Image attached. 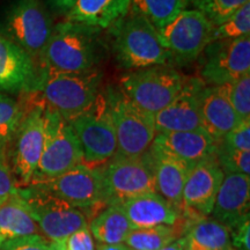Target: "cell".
<instances>
[{"label":"cell","instance_id":"cell-1","mask_svg":"<svg viewBox=\"0 0 250 250\" xmlns=\"http://www.w3.org/2000/svg\"><path fill=\"white\" fill-rule=\"evenodd\" d=\"M102 73H56L37 71L36 83L28 93L29 102L41 103L70 121L88 109L101 94Z\"/></svg>","mask_w":250,"mask_h":250},{"label":"cell","instance_id":"cell-2","mask_svg":"<svg viewBox=\"0 0 250 250\" xmlns=\"http://www.w3.org/2000/svg\"><path fill=\"white\" fill-rule=\"evenodd\" d=\"M109 29L112 52L118 64L125 70L169 65L171 62L159 30L132 8Z\"/></svg>","mask_w":250,"mask_h":250},{"label":"cell","instance_id":"cell-3","mask_svg":"<svg viewBox=\"0 0 250 250\" xmlns=\"http://www.w3.org/2000/svg\"><path fill=\"white\" fill-rule=\"evenodd\" d=\"M99 33L66 20L56 24L40 56L41 70L56 73H85L95 70L99 61Z\"/></svg>","mask_w":250,"mask_h":250},{"label":"cell","instance_id":"cell-4","mask_svg":"<svg viewBox=\"0 0 250 250\" xmlns=\"http://www.w3.org/2000/svg\"><path fill=\"white\" fill-rule=\"evenodd\" d=\"M67 122L80 144L83 165L99 167L114 158L117 139L105 92H101L88 109Z\"/></svg>","mask_w":250,"mask_h":250},{"label":"cell","instance_id":"cell-5","mask_svg":"<svg viewBox=\"0 0 250 250\" xmlns=\"http://www.w3.org/2000/svg\"><path fill=\"white\" fill-rule=\"evenodd\" d=\"M187 80L169 65H159L125 73L121 78V89L137 107L155 115L179 95Z\"/></svg>","mask_w":250,"mask_h":250},{"label":"cell","instance_id":"cell-6","mask_svg":"<svg viewBox=\"0 0 250 250\" xmlns=\"http://www.w3.org/2000/svg\"><path fill=\"white\" fill-rule=\"evenodd\" d=\"M28 187L43 190L85 211L89 223L98 214L96 211L101 212L109 205L101 166L79 165L57 177L34 182Z\"/></svg>","mask_w":250,"mask_h":250},{"label":"cell","instance_id":"cell-7","mask_svg":"<svg viewBox=\"0 0 250 250\" xmlns=\"http://www.w3.org/2000/svg\"><path fill=\"white\" fill-rule=\"evenodd\" d=\"M41 234L49 242L65 241L71 234L89 227L85 211L34 187L19 188Z\"/></svg>","mask_w":250,"mask_h":250},{"label":"cell","instance_id":"cell-8","mask_svg":"<svg viewBox=\"0 0 250 250\" xmlns=\"http://www.w3.org/2000/svg\"><path fill=\"white\" fill-rule=\"evenodd\" d=\"M101 168L108 204L156 192L154 159L151 149L139 156L115 155Z\"/></svg>","mask_w":250,"mask_h":250},{"label":"cell","instance_id":"cell-9","mask_svg":"<svg viewBox=\"0 0 250 250\" xmlns=\"http://www.w3.org/2000/svg\"><path fill=\"white\" fill-rule=\"evenodd\" d=\"M109 109L115 126L120 156H139L147 152L156 136L153 115L131 102L122 90L108 89Z\"/></svg>","mask_w":250,"mask_h":250},{"label":"cell","instance_id":"cell-10","mask_svg":"<svg viewBox=\"0 0 250 250\" xmlns=\"http://www.w3.org/2000/svg\"><path fill=\"white\" fill-rule=\"evenodd\" d=\"M44 148L31 183L54 179L83 164V152L76 134L58 112L44 107Z\"/></svg>","mask_w":250,"mask_h":250},{"label":"cell","instance_id":"cell-11","mask_svg":"<svg viewBox=\"0 0 250 250\" xmlns=\"http://www.w3.org/2000/svg\"><path fill=\"white\" fill-rule=\"evenodd\" d=\"M54 24L42 0H13L5 18L6 37L39 62Z\"/></svg>","mask_w":250,"mask_h":250},{"label":"cell","instance_id":"cell-12","mask_svg":"<svg viewBox=\"0 0 250 250\" xmlns=\"http://www.w3.org/2000/svg\"><path fill=\"white\" fill-rule=\"evenodd\" d=\"M213 29V24L201 11L186 8L159 33L171 62L184 65L198 59L211 44Z\"/></svg>","mask_w":250,"mask_h":250},{"label":"cell","instance_id":"cell-13","mask_svg":"<svg viewBox=\"0 0 250 250\" xmlns=\"http://www.w3.org/2000/svg\"><path fill=\"white\" fill-rule=\"evenodd\" d=\"M24 105V104H23ZM23 120L14 138L13 171L18 187H28L39 167L45 140L44 105L28 102Z\"/></svg>","mask_w":250,"mask_h":250},{"label":"cell","instance_id":"cell-14","mask_svg":"<svg viewBox=\"0 0 250 250\" xmlns=\"http://www.w3.org/2000/svg\"><path fill=\"white\" fill-rule=\"evenodd\" d=\"M204 52L199 79L206 86L229 85L250 73V35L213 42Z\"/></svg>","mask_w":250,"mask_h":250},{"label":"cell","instance_id":"cell-15","mask_svg":"<svg viewBox=\"0 0 250 250\" xmlns=\"http://www.w3.org/2000/svg\"><path fill=\"white\" fill-rule=\"evenodd\" d=\"M205 83L199 78H188L179 95L161 111L153 115L156 133L204 130L201 99Z\"/></svg>","mask_w":250,"mask_h":250},{"label":"cell","instance_id":"cell-16","mask_svg":"<svg viewBox=\"0 0 250 250\" xmlns=\"http://www.w3.org/2000/svg\"><path fill=\"white\" fill-rule=\"evenodd\" d=\"M224 176V171L221 170L215 156L192 166L188 173L183 188L181 213H190L199 217L211 215Z\"/></svg>","mask_w":250,"mask_h":250},{"label":"cell","instance_id":"cell-17","mask_svg":"<svg viewBox=\"0 0 250 250\" xmlns=\"http://www.w3.org/2000/svg\"><path fill=\"white\" fill-rule=\"evenodd\" d=\"M250 176L243 174H225L219 188L211 214L232 230L249 220Z\"/></svg>","mask_w":250,"mask_h":250},{"label":"cell","instance_id":"cell-18","mask_svg":"<svg viewBox=\"0 0 250 250\" xmlns=\"http://www.w3.org/2000/svg\"><path fill=\"white\" fill-rule=\"evenodd\" d=\"M35 62L0 33V93H30L36 83Z\"/></svg>","mask_w":250,"mask_h":250},{"label":"cell","instance_id":"cell-19","mask_svg":"<svg viewBox=\"0 0 250 250\" xmlns=\"http://www.w3.org/2000/svg\"><path fill=\"white\" fill-rule=\"evenodd\" d=\"M152 146L189 167L215 156L217 152V142L205 130L156 133Z\"/></svg>","mask_w":250,"mask_h":250},{"label":"cell","instance_id":"cell-20","mask_svg":"<svg viewBox=\"0 0 250 250\" xmlns=\"http://www.w3.org/2000/svg\"><path fill=\"white\" fill-rule=\"evenodd\" d=\"M203 127L215 142L241 123L228 96V86H206L201 99Z\"/></svg>","mask_w":250,"mask_h":250},{"label":"cell","instance_id":"cell-21","mask_svg":"<svg viewBox=\"0 0 250 250\" xmlns=\"http://www.w3.org/2000/svg\"><path fill=\"white\" fill-rule=\"evenodd\" d=\"M120 204L133 229L176 224L180 213L158 192H148L125 199Z\"/></svg>","mask_w":250,"mask_h":250},{"label":"cell","instance_id":"cell-22","mask_svg":"<svg viewBox=\"0 0 250 250\" xmlns=\"http://www.w3.org/2000/svg\"><path fill=\"white\" fill-rule=\"evenodd\" d=\"M131 9V0H76L65 20L101 31L109 29Z\"/></svg>","mask_w":250,"mask_h":250},{"label":"cell","instance_id":"cell-23","mask_svg":"<svg viewBox=\"0 0 250 250\" xmlns=\"http://www.w3.org/2000/svg\"><path fill=\"white\" fill-rule=\"evenodd\" d=\"M149 149L154 159L156 192L181 213L183 188L191 167L153 146Z\"/></svg>","mask_w":250,"mask_h":250},{"label":"cell","instance_id":"cell-24","mask_svg":"<svg viewBox=\"0 0 250 250\" xmlns=\"http://www.w3.org/2000/svg\"><path fill=\"white\" fill-rule=\"evenodd\" d=\"M42 235L29 208L18 191L0 203V240Z\"/></svg>","mask_w":250,"mask_h":250},{"label":"cell","instance_id":"cell-25","mask_svg":"<svg viewBox=\"0 0 250 250\" xmlns=\"http://www.w3.org/2000/svg\"><path fill=\"white\" fill-rule=\"evenodd\" d=\"M132 229L120 203L109 204L89 223L90 234L99 245L112 246L124 243Z\"/></svg>","mask_w":250,"mask_h":250},{"label":"cell","instance_id":"cell-26","mask_svg":"<svg viewBox=\"0 0 250 250\" xmlns=\"http://www.w3.org/2000/svg\"><path fill=\"white\" fill-rule=\"evenodd\" d=\"M186 237L189 250H234L229 228L213 218L197 219L188 228Z\"/></svg>","mask_w":250,"mask_h":250},{"label":"cell","instance_id":"cell-27","mask_svg":"<svg viewBox=\"0 0 250 250\" xmlns=\"http://www.w3.org/2000/svg\"><path fill=\"white\" fill-rule=\"evenodd\" d=\"M187 232V225L180 217L177 223L171 226L160 225L155 227L132 229L125 239L124 245L132 250H159L184 236Z\"/></svg>","mask_w":250,"mask_h":250},{"label":"cell","instance_id":"cell-28","mask_svg":"<svg viewBox=\"0 0 250 250\" xmlns=\"http://www.w3.org/2000/svg\"><path fill=\"white\" fill-rule=\"evenodd\" d=\"M187 6V0H131V8L144 15L158 30L167 26Z\"/></svg>","mask_w":250,"mask_h":250},{"label":"cell","instance_id":"cell-29","mask_svg":"<svg viewBox=\"0 0 250 250\" xmlns=\"http://www.w3.org/2000/svg\"><path fill=\"white\" fill-rule=\"evenodd\" d=\"M26 108L7 94L0 93V152L7 153L8 146L14 142Z\"/></svg>","mask_w":250,"mask_h":250},{"label":"cell","instance_id":"cell-30","mask_svg":"<svg viewBox=\"0 0 250 250\" xmlns=\"http://www.w3.org/2000/svg\"><path fill=\"white\" fill-rule=\"evenodd\" d=\"M247 35H250V2L214 27L212 43L236 40Z\"/></svg>","mask_w":250,"mask_h":250},{"label":"cell","instance_id":"cell-31","mask_svg":"<svg viewBox=\"0 0 250 250\" xmlns=\"http://www.w3.org/2000/svg\"><path fill=\"white\" fill-rule=\"evenodd\" d=\"M215 158L224 174L250 175V152L228 148L217 143Z\"/></svg>","mask_w":250,"mask_h":250},{"label":"cell","instance_id":"cell-32","mask_svg":"<svg viewBox=\"0 0 250 250\" xmlns=\"http://www.w3.org/2000/svg\"><path fill=\"white\" fill-rule=\"evenodd\" d=\"M228 96L240 120L250 121V73L229 83Z\"/></svg>","mask_w":250,"mask_h":250},{"label":"cell","instance_id":"cell-33","mask_svg":"<svg viewBox=\"0 0 250 250\" xmlns=\"http://www.w3.org/2000/svg\"><path fill=\"white\" fill-rule=\"evenodd\" d=\"M248 2L250 0H204L197 9L215 27Z\"/></svg>","mask_w":250,"mask_h":250},{"label":"cell","instance_id":"cell-34","mask_svg":"<svg viewBox=\"0 0 250 250\" xmlns=\"http://www.w3.org/2000/svg\"><path fill=\"white\" fill-rule=\"evenodd\" d=\"M218 143L228 148L250 152V121L241 122Z\"/></svg>","mask_w":250,"mask_h":250},{"label":"cell","instance_id":"cell-35","mask_svg":"<svg viewBox=\"0 0 250 250\" xmlns=\"http://www.w3.org/2000/svg\"><path fill=\"white\" fill-rule=\"evenodd\" d=\"M19 187L7 160V153L0 152V203L18 191Z\"/></svg>","mask_w":250,"mask_h":250},{"label":"cell","instance_id":"cell-36","mask_svg":"<svg viewBox=\"0 0 250 250\" xmlns=\"http://www.w3.org/2000/svg\"><path fill=\"white\" fill-rule=\"evenodd\" d=\"M1 250H49V241L43 235H30L8 240L0 247Z\"/></svg>","mask_w":250,"mask_h":250},{"label":"cell","instance_id":"cell-37","mask_svg":"<svg viewBox=\"0 0 250 250\" xmlns=\"http://www.w3.org/2000/svg\"><path fill=\"white\" fill-rule=\"evenodd\" d=\"M66 250H95L94 239L90 234L89 227L77 230L65 240Z\"/></svg>","mask_w":250,"mask_h":250},{"label":"cell","instance_id":"cell-38","mask_svg":"<svg viewBox=\"0 0 250 250\" xmlns=\"http://www.w3.org/2000/svg\"><path fill=\"white\" fill-rule=\"evenodd\" d=\"M250 221L247 220L230 230V242L234 250H250Z\"/></svg>","mask_w":250,"mask_h":250},{"label":"cell","instance_id":"cell-39","mask_svg":"<svg viewBox=\"0 0 250 250\" xmlns=\"http://www.w3.org/2000/svg\"><path fill=\"white\" fill-rule=\"evenodd\" d=\"M187 248H188V240L186 235H184L159 250H187Z\"/></svg>","mask_w":250,"mask_h":250},{"label":"cell","instance_id":"cell-40","mask_svg":"<svg viewBox=\"0 0 250 250\" xmlns=\"http://www.w3.org/2000/svg\"><path fill=\"white\" fill-rule=\"evenodd\" d=\"M51 4L54 5L55 8H57L58 11L64 12L65 14L72 8V6L74 5L76 0H50Z\"/></svg>","mask_w":250,"mask_h":250},{"label":"cell","instance_id":"cell-41","mask_svg":"<svg viewBox=\"0 0 250 250\" xmlns=\"http://www.w3.org/2000/svg\"><path fill=\"white\" fill-rule=\"evenodd\" d=\"M98 250H132V249L129 248L126 245H124V243H120V245H112V246L99 245Z\"/></svg>","mask_w":250,"mask_h":250},{"label":"cell","instance_id":"cell-42","mask_svg":"<svg viewBox=\"0 0 250 250\" xmlns=\"http://www.w3.org/2000/svg\"><path fill=\"white\" fill-rule=\"evenodd\" d=\"M49 250H66L65 249V241L49 242Z\"/></svg>","mask_w":250,"mask_h":250},{"label":"cell","instance_id":"cell-43","mask_svg":"<svg viewBox=\"0 0 250 250\" xmlns=\"http://www.w3.org/2000/svg\"><path fill=\"white\" fill-rule=\"evenodd\" d=\"M187 1H188V5H192L193 7L197 9L199 6H201V4L204 1V0H187Z\"/></svg>","mask_w":250,"mask_h":250},{"label":"cell","instance_id":"cell-44","mask_svg":"<svg viewBox=\"0 0 250 250\" xmlns=\"http://www.w3.org/2000/svg\"><path fill=\"white\" fill-rule=\"evenodd\" d=\"M1 245H2V242H1V240H0V247H1Z\"/></svg>","mask_w":250,"mask_h":250},{"label":"cell","instance_id":"cell-45","mask_svg":"<svg viewBox=\"0 0 250 250\" xmlns=\"http://www.w3.org/2000/svg\"><path fill=\"white\" fill-rule=\"evenodd\" d=\"M187 250H189V249H187Z\"/></svg>","mask_w":250,"mask_h":250}]
</instances>
